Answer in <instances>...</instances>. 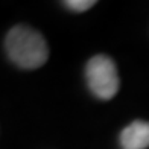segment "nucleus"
<instances>
[{"instance_id":"1","label":"nucleus","mask_w":149,"mask_h":149,"mask_svg":"<svg viewBox=\"0 0 149 149\" xmlns=\"http://www.w3.org/2000/svg\"><path fill=\"white\" fill-rule=\"evenodd\" d=\"M5 47L9 59L20 69H38L49 59V47L44 37L24 24L14 26L8 32Z\"/></svg>"},{"instance_id":"2","label":"nucleus","mask_w":149,"mask_h":149,"mask_svg":"<svg viewBox=\"0 0 149 149\" xmlns=\"http://www.w3.org/2000/svg\"><path fill=\"white\" fill-rule=\"evenodd\" d=\"M85 79L90 91L97 99L110 100L119 91V74L114 61L107 55H96L88 59Z\"/></svg>"},{"instance_id":"3","label":"nucleus","mask_w":149,"mask_h":149,"mask_svg":"<svg viewBox=\"0 0 149 149\" xmlns=\"http://www.w3.org/2000/svg\"><path fill=\"white\" fill-rule=\"evenodd\" d=\"M120 145L123 149L149 148V122L135 120L120 132Z\"/></svg>"},{"instance_id":"4","label":"nucleus","mask_w":149,"mask_h":149,"mask_svg":"<svg viewBox=\"0 0 149 149\" xmlns=\"http://www.w3.org/2000/svg\"><path fill=\"white\" fill-rule=\"evenodd\" d=\"M94 5H96L94 0H67V2H64V6H67V9L74 11V12L88 11Z\"/></svg>"}]
</instances>
